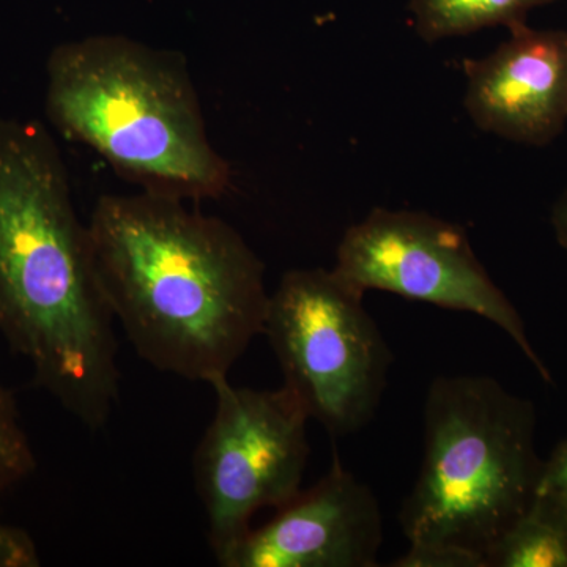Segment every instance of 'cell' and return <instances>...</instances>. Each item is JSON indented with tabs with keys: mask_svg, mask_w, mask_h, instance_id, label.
<instances>
[{
	"mask_svg": "<svg viewBox=\"0 0 567 567\" xmlns=\"http://www.w3.org/2000/svg\"><path fill=\"white\" fill-rule=\"evenodd\" d=\"M114 320L54 137L0 117V336L91 431L121 394Z\"/></svg>",
	"mask_w": 567,
	"mask_h": 567,
	"instance_id": "1",
	"label": "cell"
},
{
	"mask_svg": "<svg viewBox=\"0 0 567 567\" xmlns=\"http://www.w3.org/2000/svg\"><path fill=\"white\" fill-rule=\"evenodd\" d=\"M87 224L112 316L156 371L210 385L264 334L265 265L229 223L140 192L100 197Z\"/></svg>",
	"mask_w": 567,
	"mask_h": 567,
	"instance_id": "2",
	"label": "cell"
},
{
	"mask_svg": "<svg viewBox=\"0 0 567 567\" xmlns=\"http://www.w3.org/2000/svg\"><path fill=\"white\" fill-rule=\"evenodd\" d=\"M44 111L140 192L199 203L229 189L233 171L177 52L118 35L61 43L47 62Z\"/></svg>",
	"mask_w": 567,
	"mask_h": 567,
	"instance_id": "3",
	"label": "cell"
},
{
	"mask_svg": "<svg viewBox=\"0 0 567 567\" xmlns=\"http://www.w3.org/2000/svg\"><path fill=\"white\" fill-rule=\"evenodd\" d=\"M535 435L533 402L492 377H436L425 395L423 465L399 513L410 546L486 561L536 494L544 461Z\"/></svg>",
	"mask_w": 567,
	"mask_h": 567,
	"instance_id": "4",
	"label": "cell"
},
{
	"mask_svg": "<svg viewBox=\"0 0 567 567\" xmlns=\"http://www.w3.org/2000/svg\"><path fill=\"white\" fill-rule=\"evenodd\" d=\"M363 298L334 270L305 268L287 271L268 301L264 334L284 386L336 439L371 423L394 361Z\"/></svg>",
	"mask_w": 567,
	"mask_h": 567,
	"instance_id": "5",
	"label": "cell"
},
{
	"mask_svg": "<svg viewBox=\"0 0 567 567\" xmlns=\"http://www.w3.org/2000/svg\"><path fill=\"white\" fill-rule=\"evenodd\" d=\"M210 386L216 410L194 453V481L219 565L259 511L279 509L300 494L311 417L284 385L252 390L221 377Z\"/></svg>",
	"mask_w": 567,
	"mask_h": 567,
	"instance_id": "6",
	"label": "cell"
},
{
	"mask_svg": "<svg viewBox=\"0 0 567 567\" xmlns=\"http://www.w3.org/2000/svg\"><path fill=\"white\" fill-rule=\"evenodd\" d=\"M333 270L364 293L383 290L483 317L505 331L537 374L551 383L516 306L488 276L457 224L423 212L374 208L346 230Z\"/></svg>",
	"mask_w": 567,
	"mask_h": 567,
	"instance_id": "7",
	"label": "cell"
},
{
	"mask_svg": "<svg viewBox=\"0 0 567 567\" xmlns=\"http://www.w3.org/2000/svg\"><path fill=\"white\" fill-rule=\"evenodd\" d=\"M251 528L223 567H375L383 540L379 499L334 456L327 475Z\"/></svg>",
	"mask_w": 567,
	"mask_h": 567,
	"instance_id": "8",
	"label": "cell"
},
{
	"mask_svg": "<svg viewBox=\"0 0 567 567\" xmlns=\"http://www.w3.org/2000/svg\"><path fill=\"white\" fill-rule=\"evenodd\" d=\"M465 110L503 140L547 145L567 122V31L511 29L481 61L465 63Z\"/></svg>",
	"mask_w": 567,
	"mask_h": 567,
	"instance_id": "9",
	"label": "cell"
},
{
	"mask_svg": "<svg viewBox=\"0 0 567 567\" xmlns=\"http://www.w3.org/2000/svg\"><path fill=\"white\" fill-rule=\"evenodd\" d=\"M487 567H567V498L536 492L486 555Z\"/></svg>",
	"mask_w": 567,
	"mask_h": 567,
	"instance_id": "10",
	"label": "cell"
},
{
	"mask_svg": "<svg viewBox=\"0 0 567 567\" xmlns=\"http://www.w3.org/2000/svg\"><path fill=\"white\" fill-rule=\"evenodd\" d=\"M555 0H410L417 35L427 43L496 25L527 24L529 11Z\"/></svg>",
	"mask_w": 567,
	"mask_h": 567,
	"instance_id": "11",
	"label": "cell"
},
{
	"mask_svg": "<svg viewBox=\"0 0 567 567\" xmlns=\"http://www.w3.org/2000/svg\"><path fill=\"white\" fill-rule=\"evenodd\" d=\"M35 470V453L22 425L17 399L0 382V494L20 486Z\"/></svg>",
	"mask_w": 567,
	"mask_h": 567,
	"instance_id": "12",
	"label": "cell"
},
{
	"mask_svg": "<svg viewBox=\"0 0 567 567\" xmlns=\"http://www.w3.org/2000/svg\"><path fill=\"white\" fill-rule=\"evenodd\" d=\"M394 567H487L484 558L453 548L410 546L404 557L395 559Z\"/></svg>",
	"mask_w": 567,
	"mask_h": 567,
	"instance_id": "13",
	"label": "cell"
},
{
	"mask_svg": "<svg viewBox=\"0 0 567 567\" xmlns=\"http://www.w3.org/2000/svg\"><path fill=\"white\" fill-rule=\"evenodd\" d=\"M35 540L22 528L0 520V567H39Z\"/></svg>",
	"mask_w": 567,
	"mask_h": 567,
	"instance_id": "14",
	"label": "cell"
},
{
	"mask_svg": "<svg viewBox=\"0 0 567 567\" xmlns=\"http://www.w3.org/2000/svg\"><path fill=\"white\" fill-rule=\"evenodd\" d=\"M536 492H555L567 498V436L544 462Z\"/></svg>",
	"mask_w": 567,
	"mask_h": 567,
	"instance_id": "15",
	"label": "cell"
},
{
	"mask_svg": "<svg viewBox=\"0 0 567 567\" xmlns=\"http://www.w3.org/2000/svg\"><path fill=\"white\" fill-rule=\"evenodd\" d=\"M551 226H554L559 246L567 251V192L555 205L554 213H551Z\"/></svg>",
	"mask_w": 567,
	"mask_h": 567,
	"instance_id": "16",
	"label": "cell"
}]
</instances>
